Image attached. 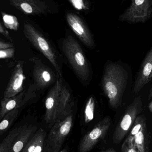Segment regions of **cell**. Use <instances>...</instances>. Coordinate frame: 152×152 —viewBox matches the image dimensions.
<instances>
[{"label":"cell","instance_id":"obj_24","mask_svg":"<svg viewBox=\"0 0 152 152\" xmlns=\"http://www.w3.org/2000/svg\"><path fill=\"white\" fill-rule=\"evenodd\" d=\"M12 47H13V45L12 44L0 41V50L12 48Z\"/></svg>","mask_w":152,"mask_h":152},{"label":"cell","instance_id":"obj_18","mask_svg":"<svg viewBox=\"0 0 152 152\" xmlns=\"http://www.w3.org/2000/svg\"><path fill=\"white\" fill-rule=\"evenodd\" d=\"M22 126L17 127L12 130L0 144V152H9L14 141L19 134Z\"/></svg>","mask_w":152,"mask_h":152},{"label":"cell","instance_id":"obj_28","mask_svg":"<svg viewBox=\"0 0 152 152\" xmlns=\"http://www.w3.org/2000/svg\"><path fill=\"white\" fill-rule=\"evenodd\" d=\"M102 152H116L114 151L113 149H109V150H107L106 151H103Z\"/></svg>","mask_w":152,"mask_h":152},{"label":"cell","instance_id":"obj_23","mask_svg":"<svg viewBox=\"0 0 152 152\" xmlns=\"http://www.w3.org/2000/svg\"><path fill=\"white\" fill-rule=\"evenodd\" d=\"M122 152H139L132 144L125 141L121 146Z\"/></svg>","mask_w":152,"mask_h":152},{"label":"cell","instance_id":"obj_20","mask_svg":"<svg viewBox=\"0 0 152 152\" xmlns=\"http://www.w3.org/2000/svg\"><path fill=\"white\" fill-rule=\"evenodd\" d=\"M95 108V102L94 97L91 96L88 98L85 106L84 111V120L85 123H89L94 119Z\"/></svg>","mask_w":152,"mask_h":152},{"label":"cell","instance_id":"obj_7","mask_svg":"<svg viewBox=\"0 0 152 152\" xmlns=\"http://www.w3.org/2000/svg\"><path fill=\"white\" fill-rule=\"evenodd\" d=\"M73 122V114L71 113L64 119L57 121L53 125L46 140L47 151L49 152L59 151L71 131Z\"/></svg>","mask_w":152,"mask_h":152},{"label":"cell","instance_id":"obj_30","mask_svg":"<svg viewBox=\"0 0 152 152\" xmlns=\"http://www.w3.org/2000/svg\"><path fill=\"white\" fill-rule=\"evenodd\" d=\"M152 79V71L151 73V75L150 76V77H149V80L150 81H151V80Z\"/></svg>","mask_w":152,"mask_h":152},{"label":"cell","instance_id":"obj_16","mask_svg":"<svg viewBox=\"0 0 152 152\" xmlns=\"http://www.w3.org/2000/svg\"><path fill=\"white\" fill-rule=\"evenodd\" d=\"M45 138L46 132L43 129H39L29 139L22 152H42Z\"/></svg>","mask_w":152,"mask_h":152},{"label":"cell","instance_id":"obj_13","mask_svg":"<svg viewBox=\"0 0 152 152\" xmlns=\"http://www.w3.org/2000/svg\"><path fill=\"white\" fill-rule=\"evenodd\" d=\"M26 79L24 74L23 64L19 62L12 72L9 84L4 91V98L15 96L23 91V84Z\"/></svg>","mask_w":152,"mask_h":152},{"label":"cell","instance_id":"obj_14","mask_svg":"<svg viewBox=\"0 0 152 152\" xmlns=\"http://www.w3.org/2000/svg\"><path fill=\"white\" fill-rule=\"evenodd\" d=\"M152 71V47L146 55L140 67L134 86V92L138 94L150 82L149 77Z\"/></svg>","mask_w":152,"mask_h":152},{"label":"cell","instance_id":"obj_12","mask_svg":"<svg viewBox=\"0 0 152 152\" xmlns=\"http://www.w3.org/2000/svg\"><path fill=\"white\" fill-rule=\"evenodd\" d=\"M34 63V77L37 86L40 88H45L55 83L58 77L53 71L38 59H33Z\"/></svg>","mask_w":152,"mask_h":152},{"label":"cell","instance_id":"obj_22","mask_svg":"<svg viewBox=\"0 0 152 152\" xmlns=\"http://www.w3.org/2000/svg\"><path fill=\"white\" fill-rule=\"evenodd\" d=\"M15 50L14 48L0 50V59L10 58L14 56Z\"/></svg>","mask_w":152,"mask_h":152},{"label":"cell","instance_id":"obj_11","mask_svg":"<svg viewBox=\"0 0 152 152\" xmlns=\"http://www.w3.org/2000/svg\"><path fill=\"white\" fill-rule=\"evenodd\" d=\"M131 129L125 141L132 144L139 152H148L146 117L137 116Z\"/></svg>","mask_w":152,"mask_h":152},{"label":"cell","instance_id":"obj_29","mask_svg":"<svg viewBox=\"0 0 152 152\" xmlns=\"http://www.w3.org/2000/svg\"><path fill=\"white\" fill-rule=\"evenodd\" d=\"M58 152H67L66 149H63V150H61V151H59Z\"/></svg>","mask_w":152,"mask_h":152},{"label":"cell","instance_id":"obj_3","mask_svg":"<svg viewBox=\"0 0 152 152\" xmlns=\"http://www.w3.org/2000/svg\"><path fill=\"white\" fill-rule=\"evenodd\" d=\"M23 32L29 42L53 66L57 77H62V71L54 49L46 37L29 22L23 25Z\"/></svg>","mask_w":152,"mask_h":152},{"label":"cell","instance_id":"obj_2","mask_svg":"<svg viewBox=\"0 0 152 152\" xmlns=\"http://www.w3.org/2000/svg\"><path fill=\"white\" fill-rule=\"evenodd\" d=\"M63 53L78 77L82 81L87 80L89 75L88 62L79 43L71 35L62 41Z\"/></svg>","mask_w":152,"mask_h":152},{"label":"cell","instance_id":"obj_9","mask_svg":"<svg viewBox=\"0 0 152 152\" xmlns=\"http://www.w3.org/2000/svg\"><path fill=\"white\" fill-rule=\"evenodd\" d=\"M66 21L72 31L86 46L91 48L95 45L90 29L82 17L75 12H66Z\"/></svg>","mask_w":152,"mask_h":152},{"label":"cell","instance_id":"obj_17","mask_svg":"<svg viewBox=\"0 0 152 152\" xmlns=\"http://www.w3.org/2000/svg\"><path fill=\"white\" fill-rule=\"evenodd\" d=\"M25 91H22L15 96L10 98H3L1 102L0 121L4 116L11 111L19 108L25 96Z\"/></svg>","mask_w":152,"mask_h":152},{"label":"cell","instance_id":"obj_31","mask_svg":"<svg viewBox=\"0 0 152 152\" xmlns=\"http://www.w3.org/2000/svg\"><path fill=\"white\" fill-rule=\"evenodd\" d=\"M126 1V0H122V2H123L124 1Z\"/></svg>","mask_w":152,"mask_h":152},{"label":"cell","instance_id":"obj_19","mask_svg":"<svg viewBox=\"0 0 152 152\" xmlns=\"http://www.w3.org/2000/svg\"><path fill=\"white\" fill-rule=\"evenodd\" d=\"M19 108H17L7 113L0 122V137L10 128L18 117Z\"/></svg>","mask_w":152,"mask_h":152},{"label":"cell","instance_id":"obj_15","mask_svg":"<svg viewBox=\"0 0 152 152\" xmlns=\"http://www.w3.org/2000/svg\"><path fill=\"white\" fill-rule=\"evenodd\" d=\"M37 127L24 125L19 134L15 139L9 152H22L29 139L36 132Z\"/></svg>","mask_w":152,"mask_h":152},{"label":"cell","instance_id":"obj_8","mask_svg":"<svg viewBox=\"0 0 152 152\" xmlns=\"http://www.w3.org/2000/svg\"><path fill=\"white\" fill-rule=\"evenodd\" d=\"M63 84L62 77L57 78L45 99L44 119L46 123L51 126L58 121L60 96Z\"/></svg>","mask_w":152,"mask_h":152},{"label":"cell","instance_id":"obj_10","mask_svg":"<svg viewBox=\"0 0 152 152\" xmlns=\"http://www.w3.org/2000/svg\"><path fill=\"white\" fill-rule=\"evenodd\" d=\"M111 125L110 117H106L99 121L94 127L82 138L78 147V152L91 151L100 140L105 137Z\"/></svg>","mask_w":152,"mask_h":152},{"label":"cell","instance_id":"obj_25","mask_svg":"<svg viewBox=\"0 0 152 152\" xmlns=\"http://www.w3.org/2000/svg\"><path fill=\"white\" fill-rule=\"evenodd\" d=\"M0 34L3 35L6 37L10 38V34H9V32L3 27L1 22H0Z\"/></svg>","mask_w":152,"mask_h":152},{"label":"cell","instance_id":"obj_1","mask_svg":"<svg viewBox=\"0 0 152 152\" xmlns=\"http://www.w3.org/2000/svg\"><path fill=\"white\" fill-rule=\"evenodd\" d=\"M127 78V73L120 65L109 63L104 68L102 86L110 106L113 109H117L121 105Z\"/></svg>","mask_w":152,"mask_h":152},{"label":"cell","instance_id":"obj_4","mask_svg":"<svg viewBox=\"0 0 152 152\" xmlns=\"http://www.w3.org/2000/svg\"><path fill=\"white\" fill-rule=\"evenodd\" d=\"M10 4L25 14L45 15L58 13L59 9L53 0H9Z\"/></svg>","mask_w":152,"mask_h":152},{"label":"cell","instance_id":"obj_6","mask_svg":"<svg viewBox=\"0 0 152 152\" xmlns=\"http://www.w3.org/2000/svg\"><path fill=\"white\" fill-rule=\"evenodd\" d=\"M152 15V0H132L130 5L119 15L121 22L145 23Z\"/></svg>","mask_w":152,"mask_h":152},{"label":"cell","instance_id":"obj_27","mask_svg":"<svg viewBox=\"0 0 152 152\" xmlns=\"http://www.w3.org/2000/svg\"><path fill=\"white\" fill-rule=\"evenodd\" d=\"M148 108L150 111L152 113V101L148 104Z\"/></svg>","mask_w":152,"mask_h":152},{"label":"cell","instance_id":"obj_21","mask_svg":"<svg viewBox=\"0 0 152 152\" xmlns=\"http://www.w3.org/2000/svg\"><path fill=\"white\" fill-rule=\"evenodd\" d=\"M1 16L4 26L6 28L12 30H18L19 23L17 17L4 12H1Z\"/></svg>","mask_w":152,"mask_h":152},{"label":"cell","instance_id":"obj_26","mask_svg":"<svg viewBox=\"0 0 152 152\" xmlns=\"http://www.w3.org/2000/svg\"><path fill=\"white\" fill-rule=\"evenodd\" d=\"M152 97V86L151 88L150 89V92H149V95L148 96V100H150Z\"/></svg>","mask_w":152,"mask_h":152},{"label":"cell","instance_id":"obj_5","mask_svg":"<svg viewBox=\"0 0 152 152\" xmlns=\"http://www.w3.org/2000/svg\"><path fill=\"white\" fill-rule=\"evenodd\" d=\"M142 99L141 96L134 98L128 106L113 134V138L114 143H120L124 139L134 125L136 119L142 111Z\"/></svg>","mask_w":152,"mask_h":152}]
</instances>
